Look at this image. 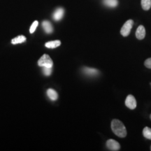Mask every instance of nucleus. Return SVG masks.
I'll use <instances>...</instances> for the list:
<instances>
[{
	"label": "nucleus",
	"mask_w": 151,
	"mask_h": 151,
	"mask_svg": "<svg viewBox=\"0 0 151 151\" xmlns=\"http://www.w3.org/2000/svg\"><path fill=\"white\" fill-rule=\"evenodd\" d=\"M111 129L117 137L124 138L127 136V129L120 120L114 119L111 122Z\"/></svg>",
	"instance_id": "obj_1"
},
{
	"label": "nucleus",
	"mask_w": 151,
	"mask_h": 151,
	"mask_svg": "<svg viewBox=\"0 0 151 151\" xmlns=\"http://www.w3.org/2000/svg\"><path fill=\"white\" fill-rule=\"evenodd\" d=\"M38 65L42 67H52L53 62L50 57L48 55L45 54L41 57L40 59L38 61Z\"/></svg>",
	"instance_id": "obj_2"
},
{
	"label": "nucleus",
	"mask_w": 151,
	"mask_h": 151,
	"mask_svg": "<svg viewBox=\"0 0 151 151\" xmlns=\"http://www.w3.org/2000/svg\"><path fill=\"white\" fill-rule=\"evenodd\" d=\"M134 21L132 20H128L127 22L123 24L120 30V34L123 37H127L131 32V29L132 27H133Z\"/></svg>",
	"instance_id": "obj_3"
},
{
	"label": "nucleus",
	"mask_w": 151,
	"mask_h": 151,
	"mask_svg": "<svg viewBox=\"0 0 151 151\" xmlns=\"http://www.w3.org/2000/svg\"><path fill=\"white\" fill-rule=\"evenodd\" d=\"M125 105L127 108L132 109V110L136 109V107H137V101H136L135 97L132 94L128 95L125 100Z\"/></svg>",
	"instance_id": "obj_4"
},
{
	"label": "nucleus",
	"mask_w": 151,
	"mask_h": 151,
	"mask_svg": "<svg viewBox=\"0 0 151 151\" xmlns=\"http://www.w3.org/2000/svg\"><path fill=\"white\" fill-rule=\"evenodd\" d=\"M106 146L109 150L112 151L119 150L120 148V143L116 140H113V139H109L106 141Z\"/></svg>",
	"instance_id": "obj_5"
},
{
	"label": "nucleus",
	"mask_w": 151,
	"mask_h": 151,
	"mask_svg": "<svg viewBox=\"0 0 151 151\" xmlns=\"http://www.w3.org/2000/svg\"><path fill=\"white\" fill-rule=\"evenodd\" d=\"M83 72L86 76H97L99 74V71L97 69L89 67H84L83 69Z\"/></svg>",
	"instance_id": "obj_6"
},
{
	"label": "nucleus",
	"mask_w": 151,
	"mask_h": 151,
	"mask_svg": "<svg viewBox=\"0 0 151 151\" xmlns=\"http://www.w3.org/2000/svg\"><path fill=\"white\" fill-rule=\"evenodd\" d=\"M146 37V29L143 25L139 26L136 32V37L139 40H142Z\"/></svg>",
	"instance_id": "obj_7"
},
{
	"label": "nucleus",
	"mask_w": 151,
	"mask_h": 151,
	"mask_svg": "<svg viewBox=\"0 0 151 151\" xmlns=\"http://www.w3.org/2000/svg\"><path fill=\"white\" fill-rule=\"evenodd\" d=\"M43 28L47 34H51L53 32V27H52L51 23L48 20H45L42 23Z\"/></svg>",
	"instance_id": "obj_8"
},
{
	"label": "nucleus",
	"mask_w": 151,
	"mask_h": 151,
	"mask_svg": "<svg viewBox=\"0 0 151 151\" xmlns=\"http://www.w3.org/2000/svg\"><path fill=\"white\" fill-rule=\"evenodd\" d=\"M64 14H65V11L62 8H58L57 10L55 11L53 14V18L55 20H60L62 18V17L64 16Z\"/></svg>",
	"instance_id": "obj_9"
},
{
	"label": "nucleus",
	"mask_w": 151,
	"mask_h": 151,
	"mask_svg": "<svg viewBox=\"0 0 151 151\" xmlns=\"http://www.w3.org/2000/svg\"><path fill=\"white\" fill-rule=\"evenodd\" d=\"M61 45V41L59 40L48 41L45 44V46L48 48H55L57 47L60 46Z\"/></svg>",
	"instance_id": "obj_10"
},
{
	"label": "nucleus",
	"mask_w": 151,
	"mask_h": 151,
	"mask_svg": "<svg viewBox=\"0 0 151 151\" xmlns=\"http://www.w3.org/2000/svg\"><path fill=\"white\" fill-rule=\"evenodd\" d=\"M104 4L110 8H115L118 5V0H103Z\"/></svg>",
	"instance_id": "obj_11"
},
{
	"label": "nucleus",
	"mask_w": 151,
	"mask_h": 151,
	"mask_svg": "<svg viewBox=\"0 0 151 151\" xmlns=\"http://www.w3.org/2000/svg\"><path fill=\"white\" fill-rule=\"evenodd\" d=\"M47 94H48V97L52 101H55L58 98V94L57 92L52 89H48L47 90Z\"/></svg>",
	"instance_id": "obj_12"
},
{
	"label": "nucleus",
	"mask_w": 151,
	"mask_h": 151,
	"mask_svg": "<svg viewBox=\"0 0 151 151\" xmlns=\"http://www.w3.org/2000/svg\"><path fill=\"white\" fill-rule=\"evenodd\" d=\"M25 41H26V37H24V36L20 35V36H18V37H16L14 38V39H13L12 40H11V43H12L13 44H18V43H23Z\"/></svg>",
	"instance_id": "obj_13"
},
{
	"label": "nucleus",
	"mask_w": 151,
	"mask_h": 151,
	"mask_svg": "<svg viewBox=\"0 0 151 151\" xmlns=\"http://www.w3.org/2000/svg\"><path fill=\"white\" fill-rule=\"evenodd\" d=\"M141 6L145 11H148L151 8V0H141Z\"/></svg>",
	"instance_id": "obj_14"
},
{
	"label": "nucleus",
	"mask_w": 151,
	"mask_h": 151,
	"mask_svg": "<svg viewBox=\"0 0 151 151\" xmlns=\"http://www.w3.org/2000/svg\"><path fill=\"white\" fill-rule=\"evenodd\" d=\"M143 135L146 139L151 140V128L148 127H144L143 130Z\"/></svg>",
	"instance_id": "obj_15"
},
{
	"label": "nucleus",
	"mask_w": 151,
	"mask_h": 151,
	"mask_svg": "<svg viewBox=\"0 0 151 151\" xmlns=\"http://www.w3.org/2000/svg\"><path fill=\"white\" fill-rule=\"evenodd\" d=\"M38 25H39V22H38L37 20H36V21H35L32 24L31 27H30V29H29V32L31 34L35 32Z\"/></svg>",
	"instance_id": "obj_16"
},
{
	"label": "nucleus",
	"mask_w": 151,
	"mask_h": 151,
	"mask_svg": "<svg viewBox=\"0 0 151 151\" xmlns=\"http://www.w3.org/2000/svg\"><path fill=\"white\" fill-rule=\"evenodd\" d=\"M43 72L46 76H50L52 73V67H43Z\"/></svg>",
	"instance_id": "obj_17"
},
{
	"label": "nucleus",
	"mask_w": 151,
	"mask_h": 151,
	"mask_svg": "<svg viewBox=\"0 0 151 151\" xmlns=\"http://www.w3.org/2000/svg\"><path fill=\"white\" fill-rule=\"evenodd\" d=\"M144 65L148 69H151V58H148L144 62Z\"/></svg>",
	"instance_id": "obj_18"
},
{
	"label": "nucleus",
	"mask_w": 151,
	"mask_h": 151,
	"mask_svg": "<svg viewBox=\"0 0 151 151\" xmlns=\"http://www.w3.org/2000/svg\"><path fill=\"white\" fill-rule=\"evenodd\" d=\"M150 120H151V114H150Z\"/></svg>",
	"instance_id": "obj_19"
},
{
	"label": "nucleus",
	"mask_w": 151,
	"mask_h": 151,
	"mask_svg": "<svg viewBox=\"0 0 151 151\" xmlns=\"http://www.w3.org/2000/svg\"><path fill=\"white\" fill-rule=\"evenodd\" d=\"M150 150H151V146H150Z\"/></svg>",
	"instance_id": "obj_20"
},
{
	"label": "nucleus",
	"mask_w": 151,
	"mask_h": 151,
	"mask_svg": "<svg viewBox=\"0 0 151 151\" xmlns=\"http://www.w3.org/2000/svg\"><path fill=\"white\" fill-rule=\"evenodd\" d=\"M150 86H151V83H150Z\"/></svg>",
	"instance_id": "obj_21"
}]
</instances>
